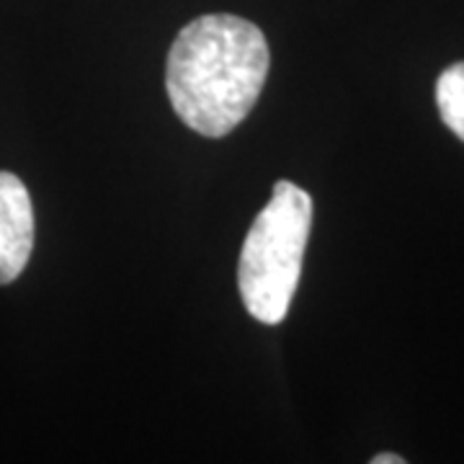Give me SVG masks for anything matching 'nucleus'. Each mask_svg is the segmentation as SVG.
Segmentation results:
<instances>
[{
	"mask_svg": "<svg viewBox=\"0 0 464 464\" xmlns=\"http://www.w3.org/2000/svg\"><path fill=\"white\" fill-rule=\"evenodd\" d=\"M34 250V207L24 181L0 170V286L16 282Z\"/></svg>",
	"mask_w": 464,
	"mask_h": 464,
	"instance_id": "3",
	"label": "nucleus"
},
{
	"mask_svg": "<svg viewBox=\"0 0 464 464\" xmlns=\"http://www.w3.org/2000/svg\"><path fill=\"white\" fill-rule=\"evenodd\" d=\"M268 65V44L256 24L232 14L199 16L168 52V99L186 127L225 137L256 106Z\"/></svg>",
	"mask_w": 464,
	"mask_h": 464,
	"instance_id": "1",
	"label": "nucleus"
},
{
	"mask_svg": "<svg viewBox=\"0 0 464 464\" xmlns=\"http://www.w3.org/2000/svg\"><path fill=\"white\" fill-rule=\"evenodd\" d=\"M436 106L444 124L464 142V63L447 67L439 75Z\"/></svg>",
	"mask_w": 464,
	"mask_h": 464,
	"instance_id": "4",
	"label": "nucleus"
},
{
	"mask_svg": "<svg viewBox=\"0 0 464 464\" xmlns=\"http://www.w3.org/2000/svg\"><path fill=\"white\" fill-rule=\"evenodd\" d=\"M313 227V199L292 181H279L250 225L237 261V286L250 315L279 325L297 292Z\"/></svg>",
	"mask_w": 464,
	"mask_h": 464,
	"instance_id": "2",
	"label": "nucleus"
},
{
	"mask_svg": "<svg viewBox=\"0 0 464 464\" xmlns=\"http://www.w3.org/2000/svg\"><path fill=\"white\" fill-rule=\"evenodd\" d=\"M369 464H408L402 457H398V454H390V451H384V454H377L374 459Z\"/></svg>",
	"mask_w": 464,
	"mask_h": 464,
	"instance_id": "5",
	"label": "nucleus"
}]
</instances>
